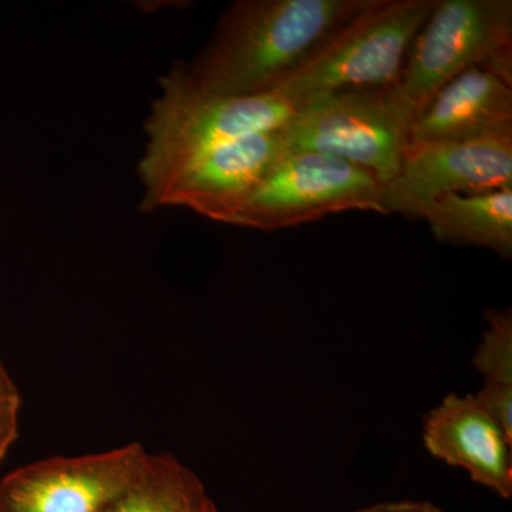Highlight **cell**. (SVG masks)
Segmentation results:
<instances>
[{"mask_svg":"<svg viewBox=\"0 0 512 512\" xmlns=\"http://www.w3.org/2000/svg\"><path fill=\"white\" fill-rule=\"evenodd\" d=\"M372 0H237L218 20L188 74L212 92H275L320 40Z\"/></svg>","mask_w":512,"mask_h":512,"instance_id":"1","label":"cell"},{"mask_svg":"<svg viewBox=\"0 0 512 512\" xmlns=\"http://www.w3.org/2000/svg\"><path fill=\"white\" fill-rule=\"evenodd\" d=\"M512 134V83L483 67L458 74L410 126V141H463Z\"/></svg>","mask_w":512,"mask_h":512,"instance_id":"11","label":"cell"},{"mask_svg":"<svg viewBox=\"0 0 512 512\" xmlns=\"http://www.w3.org/2000/svg\"><path fill=\"white\" fill-rule=\"evenodd\" d=\"M298 107L278 92L229 96L195 82L177 62L160 79V94L146 121V147L138 163L143 205L195 157L238 138L278 130Z\"/></svg>","mask_w":512,"mask_h":512,"instance_id":"2","label":"cell"},{"mask_svg":"<svg viewBox=\"0 0 512 512\" xmlns=\"http://www.w3.org/2000/svg\"><path fill=\"white\" fill-rule=\"evenodd\" d=\"M471 67L512 83L511 0H436L392 87L393 99L413 123L441 87Z\"/></svg>","mask_w":512,"mask_h":512,"instance_id":"4","label":"cell"},{"mask_svg":"<svg viewBox=\"0 0 512 512\" xmlns=\"http://www.w3.org/2000/svg\"><path fill=\"white\" fill-rule=\"evenodd\" d=\"M208 498L190 468L170 454H148L136 477L103 512H201Z\"/></svg>","mask_w":512,"mask_h":512,"instance_id":"13","label":"cell"},{"mask_svg":"<svg viewBox=\"0 0 512 512\" xmlns=\"http://www.w3.org/2000/svg\"><path fill=\"white\" fill-rule=\"evenodd\" d=\"M512 188V134L463 141H410L399 173L384 185L387 214L423 220L446 195Z\"/></svg>","mask_w":512,"mask_h":512,"instance_id":"7","label":"cell"},{"mask_svg":"<svg viewBox=\"0 0 512 512\" xmlns=\"http://www.w3.org/2000/svg\"><path fill=\"white\" fill-rule=\"evenodd\" d=\"M147 456L134 443L20 467L0 483V512H103L136 477Z\"/></svg>","mask_w":512,"mask_h":512,"instance_id":"8","label":"cell"},{"mask_svg":"<svg viewBox=\"0 0 512 512\" xmlns=\"http://www.w3.org/2000/svg\"><path fill=\"white\" fill-rule=\"evenodd\" d=\"M410 126L390 87L313 97L298 107L279 133L284 153L330 154L369 170L386 185L399 173Z\"/></svg>","mask_w":512,"mask_h":512,"instance_id":"5","label":"cell"},{"mask_svg":"<svg viewBox=\"0 0 512 512\" xmlns=\"http://www.w3.org/2000/svg\"><path fill=\"white\" fill-rule=\"evenodd\" d=\"M201 512H220L217 510V507H215V504L212 503L211 498H208L207 503L204 504V507H202Z\"/></svg>","mask_w":512,"mask_h":512,"instance_id":"17","label":"cell"},{"mask_svg":"<svg viewBox=\"0 0 512 512\" xmlns=\"http://www.w3.org/2000/svg\"><path fill=\"white\" fill-rule=\"evenodd\" d=\"M436 0H372L320 40L275 92L296 107L340 90L390 89Z\"/></svg>","mask_w":512,"mask_h":512,"instance_id":"3","label":"cell"},{"mask_svg":"<svg viewBox=\"0 0 512 512\" xmlns=\"http://www.w3.org/2000/svg\"><path fill=\"white\" fill-rule=\"evenodd\" d=\"M487 329L473 356V366L483 376V386L474 396L478 402L512 400L511 309L485 313Z\"/></svg>","mask_w":512,"mask_h":512,"instance_id":"14","label":"cell"},{"mask_svg":"<svg viewBox=\"0 0 512 512\" xmlns=\"http://www.w3.org/2000/svg\"><path fill=\"white\" fill-rule=\"evenodd\" d=\"M423 444L437 460L466 470L474 483L504 500L512 497V440L474 394H447L431 409L424 417Z\"/></svg>","mask_w":512,"mask_h":512,"instance_id":"10","label":"cell"},{"mask_svg":"<svg viewBox=\"0 0 512 512\" xmlns=\"http://www.w3.org/2000/svg\"><path fill=\"white\" fill-rule=\"evenodd\" d=\"M3 458H5V457H3V456H0V461H2V460H3Z\"/></svg>","mask_w":512,"mask_h":512,"instance_id":"18","label":"cell"},{"mask_svg":"<svg viewBox=\"0 0 512 512\" xmlns=\"http://www.w3.org/2000/svg\"><path fill=\"white\" fill-rule=\"evenodd\" d=\"M423 220L443 244L490 249L511 259L512 188L446 195L427 208Z\"/></svg>","mask_w":512,"mask_h":512,"instance_id":"12","label":"cell"},{"mask_svg":"<svg viewBox=\"0 0 512 512\" xmlns=\"http://www.w3.org/2000/svg\"><path fill=\"white\" fill-rule=\"evenodd\" d=\"M20 396L6 370L0 365V456L5 457L18 439Z\"/></svg>","mask_w":512,"mask_h":512,"instance_id":"15","label":"cell"},{"mask_svg":"<svg viewBox=\"0 0 512 512\" xmlns=\"http://www.w3.org/2000/svg\"><path fill=\"white\" fill-rule=\"evenodd\" d=\"M383 194L382 181L359 165L316 151H289L256 185L231 225L274 231L353 210L387 215Z\"/></svg>","mask_w":512,"mask_h":512,"instance_id":"6","label":"cell"},{"mask_svg":"<svg viewBox=\"0 0 512 512\" xmlns=\"http://www.w3.org/2000/svg\"><path fill=\"white\" fill-rule=\"evenodd\" d=\"M279 130L251 134L205 151L175 173L141 210L187 208L208 220L231 224L256 185L284 154Z\"/></svg>","mask_w":512,"mask_h":512,"instance_id":"9","label":"cell"},{"mask_svg":"<svg viewBox=\"0 0 512 512\" xmlns=\"http://www.w3.org/2000/svg\"><path fill=\"white\" fill-rule=\"evenodd\" d=\"M352 512H443V510L426 500H400L367 505Z\"/></svg>","mask_w":512,"mask_h":512,"instance_id":"16","label":"cell"}]
</instances>
